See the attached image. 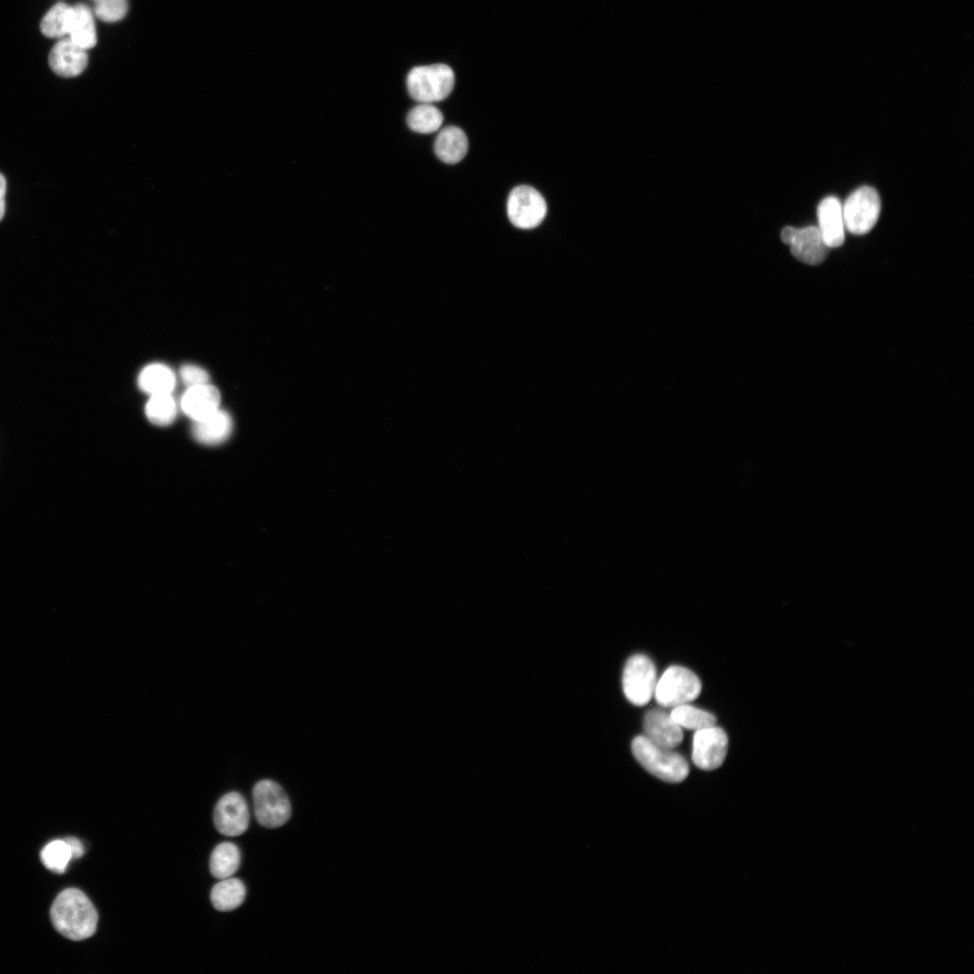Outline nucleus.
Here are the masks:
<instances>
[{"label":"nucleus","instance_id":"20e7f679","mask_svg":"<svg viewBox=\"0 0 974 974\" xmlns=\"http://www.w3.org/2000/svg\"><path fill=\"white\" fill-rule=\"evenodd\" d=\"M253 799L256 818L261 825L278 828L291 818L290 799L284 789L275 781H258L253 789Z\"/></svg>","mask_w":974,"mask_h":974},{"label":"nucleus","instance_id":"6ab92c4d","mask_svg":"<svg viewBox=\"0 0 974 974\" xmlns=\"http://www.w3.org/2000/svg\"><path fill=\"white\" fill-rule=\"evenodd\" d=\"M247 889L244 883L234 878L221 879L211 894L213 906L222 912L232 911L240 906L246 898Z\"/></svg>","mask_w":974,"mask_h":974},{"label":"nucleus","instance_id":"c756f323","mask_svg":"<svg viewBox=\"0 0 974 974\" xmlns=\"http://www.w3.org/2000/svg\"><path fill=\"white\" fill-rule=\"evenodd\" d=\"M65 841L70 846L74 859L80 858V857H82L84 855V853H85L84 845L82 844V843L77 838H76V837H68V838L65 839Z\"/></svg>","mask_w":974,"mask_h":974},{"label":"nucleus","instance_id":"a211bd4d","mask_svg":"<svg viewBox=\"0 0 974 974\" xmlns=\"http://www.w3.org/2000/svg\"><path fill=\"white\" fill-rule=\"evenodd\" d=\"M176 383L173 370L163 364L146 366L140 374L139 385L152 395L171 394Z\"/></svg>","mask_w":974,"mask_h":974},{"label":"nucleus","instance_id":"9b49d317","mask_svg":"<svg viewBox=\"0 0 974 974\" xmlns=\"http://www.w3.org/2000/svg\"><path fill=\"white\" fill-rule=\"evenodd\" d=\"M250 814L245 798L239 792L223 796L214 810L217 830L226 836H239L248 828Z\"/></svg>","mask_w":974,"mask_h":974},{"label":"nucleus","instance_id":"5701e85b","mask_svg":"<svg viewBox=\"0 0 974 974\" xmlns=\"http://www.w3.org/2000/svg\"><path fill=\"white\" fill-rule=\"evenodd\" d=\"M442 123L443 115L433 104H419L407 116L410 130L419 134L434 133L441 128Z\"/></svg>","mask_w":974,"mask_h":974},{"label":"nucleus","instance_id":"39448f33","mask_svg":"<svg viewBox=\"0 0 974 974\" xmlns=\"http://www.w3.org/2000/svg\"><path fill=\"white\" fill-rule=\"evenodd\" d=\"M702 685L699 677L684 667L669 668L655 689L657 703L663 708L686 705L699 698Z\"/></svg>","mask_w":974,"mask_h":974},{"label":"nucleus","instance_id":"7ed1b4c3","mask_svg":"<svg viewBox=\"0 0 974 974\" xmlns=\"http://www.w3.org/2000/svg\"><path fill=\"white\" fill-rule=\"evenodd\" d=\"M410 96L419 104H433L446 100L455 86V75L446 65L414 68L407 77Z\"/></svg>","mask_w":974,"mask_h":974},{"label":"nucleus","instance_id":"a878e982","mask_svg":"<svg viewBox=\"0 0 974 974\" xmlns=\"http://www.w3.org/2000/svg\"><path fill=\"white\" fill-rule=\"evenodd\" d=\"M72 859L71 848L65 840H56L49 843L41 852L44 865L57 873H64Z\"/></svg>","mask_w":974,"mask_h":974},{"label":"nucleus","instance_id":"aec40b11","mask_svg":"<svg viewBox=\"0 0 974 974\" xmlns=\"http://www.w3.org/2000/svg\"><path fill=\"white\" fill-rule=\"evenodd\" d=\"M241 854L237 845L222 843L213 850L210 868L212 874L219 879L230 878L239 869Z\"/></svg>","mask_w":974,"mask_h":974},{"label":"nucleus","instance_id":"b1692460","mask_svg":"<svg viewBox=\"0 0 974 974\" xmlns=\"http://www.w3.org/2000/svg\"><path fill=\"white\" fill-rule=\"evenodd\" d=\"M671 716L681 727L689 730L698 731L714 726L717 724V718L714 715L688 704L674 708Z\"/></svg>","mask_w":974,"mask_h":974},{"label":"nucleus","instance_id":"cd10ccee","mask_svg":"<svg viewBox=\"0 0 974 974\" xmlns=\"http://www.w3.org/2000/svg\"><path fill=\"white\" fill-rule=\"evenodd\" d=\"M180 374L183 383L187 388L207 384L210 375L203 368L194 365H185L181 367Z\"/></svg>","mask_w":974,"mask_h":974},{"label":"nucleus","instance_id":"393cba45","mask_svg":"<svg viewBox=\"0 0 974 974\" xmlns=\"http://www.w3.org/2000/svg\"><path fill=\"white\" fill-rule=\"evenodd\" d=\"M176 413V404L171 394L152 395L146 405L147 417L158 426L170 425Z\"/></svg>","mask_w":974,"mask_h":974},{"label":"nucleus","instance_id":"4be33fe9","mask_svg":"<svg viewBox=\"0 0 974 974\" xmlns=\"http://www.w3.org/2000/svg\"><path fill=\"white\" fill-rule=\"evenodd\" d=\"M75 18V9L65 4L57 5L41 23L42 33L50 39L69 35Z\"/></svg>","mask_w":974,"mask_h":974},{"label":"nucleus","instance_id":"4468645a","mask_svg":"<svg viewBox=\"0 0 974 974\" xmlns=\"http://www.w3.org/2000/svg\"><path fill=\"white\" fill-rule=\"evenodd\" d=\"M50 64L52 70L61 77L72 78L80 76L87 68L86 50L71 40L59 42L51 51Z\"/></svg>","mask_w":974,"mask_h":974},{"label":"nucleus","instance_id":"423d86ee","mask_svg":"<svg viewBox=\"0 0 974 974\" xmlns=\"http://www.w3.org/2000/svg\"><path fill=\"white\" fill-rule=\"evenodd\" d=\"M880 199L871 187L853 192L843 206L845 229L854 235H864L876 225L880 213Z\"/></svg>","mask_w":974,"mask_h":974},{"label":"nucleus","instance_id":"6e6552de","mask_svg":"<svg viewBox=\"0 0 974 974\" xmlns=\"http://www.w3.org/2000/svg\"><path fill=\"white\" fill-rule=\"evenodd\" d=\"M547 203L535 188L522 185L515 188L508 201L510 221L522 230L538 227L547 215Z\"/></svg>","mask_w":974,"mask_h":974},{"label":"nucleus","instance_id":"f3484780","mask_svg":"<svg viewBox=\"0 0 974 974\" xmlns=\"http://www.w3.org/2000/svg\"><path fill=\"white\" fill-rule=\"evenodd\" d=\"M437 158L445 164L455 165L464 159L468 151V140L464 132L454 126L440 131L435 144Z\"/></svg>","mask_w":974,"mask_h":974},{"label":"nucleus","instance_id":"f03ea898","mask_svg":"<svg viewBox=\"0 0 974 974\" xmlns=\"http://www.w3.org/2000/svg\"><path fill=\"white\" fill-rule=\"evenodd\" d=\"M632 750L646 771L664 781L679 783L689 776L690 766L682 755L653 743L645 735L633 741Z\"/></svg>","mask_w":974,"mask_h":974},{"label":"nucleus","instance_id":"2eb2a0df","mask_svg":"<svg viewBox=\"0 0 974 974\" xmlns=\"http://www.w3.org/2000/svg\"><path fill=\"white\" fill-rule=\"evenodd\" d=\"M221 393L210 383L188 388L182 399V409L194 421L204 419L220 409Z\"/></svg>","mask_w":974,"mask_h":974},{"label":"nucleus","instance_id":"bb28decb","mask_svg":"<svg viewBox=\"0 0 974 974\" xmlns=\"http://www.w3.org/2000/svg\"><path fill=\"white\" fill-rule=\"evenodd\" d=\"M128 10V0H98L95 13L105 23H117L127 15Z\"/></svg>","mask_w":974,"mask_h":974},{"label":"nucleus","instance_id":"1a4fd4ad","mask_svg":"<svg viewBox=\"0 0 974 974\" xmlns=\"http://www.w3.org/2000/svg\"><path fill=\"white\" fill-rule=\"evenodd\" d=\"M728 750L726 733L716 726L696 731L692 760L704 771H714L724 763Z\"/></svg>","mask_w":974,"mask_h":974},{"label":"nucleus","instance_id":"f8f14e48","mask_svg":"<svg viewBox=\"0 0 974 974\" xmlns=\"http://www.w3.org/2000/svg\"><path fill=\"white\" fill-rule=\"evenodd\" d=\"M645 735L653 743L663 747L673 749L683 741L681 727L672 716L662 709H652L645 717Z\"/></svg>","mask_w":974,"mask_h":974},{"label":"nucleus","instance_id":"ddd939ff","mask_svg":"<svg viewBox=\"0 0 974 974\" xmlns=\"http://www.w3.org/2000/svg\"><path fill=\"white\" fill-rule=\"evenodd\" d=\"M818 230L827 248H838L844 242L845 226L843 205L835 197L824 199L817 209Z\"/></svg>","mask_w":974,"mask_h":974},{"label":"nucleus","instance_id":"dca6fc26","mask_svg":"<svg viewBox=\"0 0 974 974\" xmlns=\"http://www.w3.org/2000/svg\"><path fill=\"white\" fill-rule=\"evenodd\" d=\"M233 421L230 415L219 409L210 416L195 420L193 433L196 440L205 445H218L231 434Z\"/></svg>","mask_w":974,"mask_h":974},{"label":"nucleus","instance_id":"9d476101","mask_svg":"<svg viewBox=\"0 0 974 974\" xmlns=\"http://www.w3.org/2000/svg\"><path fill=\"white\" fill-rule=\"evenodd\" d=\"M781 240L790 246L792 255L799 261L810 265H819L827 256L820 231L816 227L797 229L786 227L781 231Z\"/></svg>","mask_w":974,"mask_h":974},{"label":"nucleus","instance_id":"f257e3e1","mask_svg":"<svg viewBox=\"0 0 974 974\" xmlns=\"http://www.w3.org/2000/svg\"><path fill=\"white\" fill-rule=\"evenodd\" d=\"M56 929L73 941L93 936L99 921L98 912L89 897L80 889L68 888L56 898L51 907Z\"/></svg>","mask_w":974,"mask_h":974},{"label":"nucleus","instance_id":"0eeeda50","mask_svg":"<svg viewBox=\"0 0 974 974\" xmlns=\"http://www.w3.org/2000/svg\"><path fill=\"white\" fill-rule=\"evenodd\" d=\"M657 685V672L653 661L645 655L631 657L625 667L623 687L627 699L643 707L652 699Z\"/></svg>","mask_w":974,"mask_h":974},{"label":"nucleus","instance_id":"412c9836","mask_svg":"<svg viewBox=\"0 0 974 974\" xmlns=\"http://www.w3.org/2000/svg\"><path fill=\"white\" fill-rule=\"evenodd\" d=\"M75 18L70 40L82 49L88 50L95 47L97 34L94 16L90 9L85 5L74 7Z\"/></svg>","mask_w":974,"mask_h":974},{"label":"nucleus","instance_id":"c85d7f7f","mask_svg":"<svg viewBox=\"0 0 974 974\" xmlns=\"http://www.w3.org/2000/svg\"><path fill=\"white\" fill-rule=\"evenodd\" d=\"M6 192H7L6 179L2 174H0V221H2V220L4 219V217L5 215V209H6L5 196H6Z\"/></svg>","mask_w":974,"mask_h":974}]
</instances>
